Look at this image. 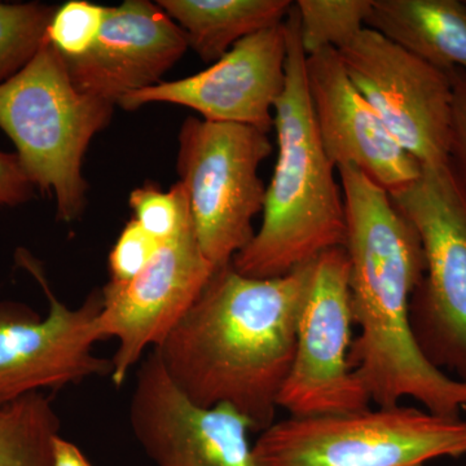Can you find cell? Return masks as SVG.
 <instances>
[{
	"label": "cell",
	"instance_id": "603a6c76",
	"mask_svg": "<svg viewBox=\"0 0 466 466\" xmlns=\"http://www.w3.org/2000/svg\"><path fill=\"white\" fill-rule=\"evenodd\" d=\"M161 244L137 220L131 219L122 229L110 251L109 281L125 283L139 275L157 253Z\"/></svg>",
	"mask_w": 466,
	"mask_h": 466
},
{
	"label": "cell",
	"instance_id": "6da1fadb",
	"mask_svg": "<svg viewBox=\"0 0 466 466\" xmlns=\"http://www.w3.org/2000/svg\"><path fill=\"white\" fill-rule=\"evenodd\" d=\"M312 274L314 260L269 279L218 267L155 349L177 390L198 407H231L254 431L274 424Z\"/></svg>",
	"mask_w": 466,
	"mask_h": 466
},
{
	"label": "cell",
	"instance_id": "7a4b0ae2",
	"mask_svg": "<svg viewBox=\"0 0 466 466\" xmlns=\"http://www.w3.org/2000/svg\"><path fill=\"white\" fill-rule=\"evenodd\" d=\"M337 171L345 202L352 317L360 328L350 363L377 407L410 398L434 415L460 417L466 382L431 366L410 328V299L425 274L421 238L390 193L363 171Z\"/></svg>",
	"mask_w": 466,
	"mask_h": 466
},
{
	"label": "cell",
	"instance_id": "d6986e66",
	"mask_svg": "<svg viewBox=\"0 0 466 466\" xmlns=\"http://www.w3.org/2000/svg\"><path fill=\"white\" fill-rule=\"evenodd\" d=\"M306 55L339 50L366 29L372 0H299L294 3Z\"/></svg>",
	"mask_w": 466,
	"mask_h": 466
},
{
	"label": "cell",
	"instance_id": "5b68a950",
	"mask_svg": "<svg viewBox=\"0 0 466 466\" xmlns=\"http://www.w3.org/2000/svg\"><path fill=\"white\" fill-rule=\"evenodd\" d=\"M258 466H426L466 455V421L397 404L275 421L253 444Z\"/></svg>",
	"mask_w": 466,
	"mask_h": 466
},
{
	"label": "cell",
	"instance_id": "8fae6325",
	"mask_svg": "<svg viewBox=\"0 0 466 466\" xmlns=\"http://www.w3.org/2000/svg\"><path fill=\"white\" fill-rule=\"evenodd\" d=\"M202 253L189 205L173 238L159 245L148 266L125 283L109 281L101 290L99 336L116 339L113 383L124 385L147 349H157L179 323L216 271Z\"/></svg>",
	"mask_w": 466,
	"mask_h": 466
},
{
	"label": "cell",
	"instance_id": "44dd1931",
	"mask_svg": "<svg viewBox=\"0 0 466 466\" xmlns=\"http://www.w3.org/2000/svg\"><path fill=\"white\" fill-rule=\"evenodd\" d=\"M106 7L70 0L55 12L47 30L48 42L66 58L84 56L103 27Z\"/></svg>",
	"mask_w": 466,
	"mask_h": 466
},
{
	"label": "cell",
	"instance_id": "7402d4cb",
	"mask_svg": "<svg viewBox=\"0 0 466 466\" xmlns=\"http://www.w3.org/2000/svg\"><path fill=\"white\" fill-rule=\"evenodd\" d=\"M128 202L134 211L133 219L159 242L173 238L188 205L179 182L167 192L161 191L156 184L147 183L131 192Z\"/></svg>",
	"mask_w": 466,
	"mask_h": 466
},
{
	"label": "cell",
	"instance_id": "e0dca14e",
	"mask_svg": "<svg viewBox=\"0 0 466 466\" xmlns=\"http://www.w3.org/2000/svg\"><path fill=\"white\" fill-rule=\"evenodd\" d=\"M204 63H216L236 43L283 24L290 0H158Z\"/></svg>",
	"mask_w": 466,
	"mask_h": 466
},
{
	"label": "cell",
	"instance_id": "cb8c5ba5",
	"mask_svg": "<svg viewBox=\"0 0 466 466\" xmlns=\"http://www.w3.org/2000/svg\"><path fill=\"white\" fill-rule=\"evenodd\" d=\"M447 75L453 88L450 162L466 187V70L456 67Z\"/></svg>",
	"mask_w": 466,
	"mask_h": 466
},
{
	"label": "cell",
	"instance_id": "3957f363",
	"mask_svg": "<svg viewBox=\"0 0 466 466\" xmlns=\"http://www.w3.org/2000/svg\"><path fill=\"white\" fill-rule=\"evenodd\" d=\"M287 84L275 106L278 159L266 188L262 226L232 259L249 278L289 274L334 248H345L346 213L336 167L321 144L309 101L306 55L296 7L287 20Z\"/></svg>",
	"mask_w": 466,
	"mask_h": 466
},
{
	"label": "cell",
	"instance_id": "30bf717a",
	"mask_svg": "<svg viewBox=\"0 0 466 466\" xmlns=\"http://www.w3.org/2000/svg\"><path fill=\"white\" fill-rule=\"evenodd\" d=\"M337 51L401 148L421 167L450 162L453 88L447 73L370 27Z\"/></svg>",
	"mask_w": 466,
	"mask_h": 466
},
{
	"label": "cell",
	"instance_id": "484cf974",
	"mask_svg": "<svg viewBox=\"0 0 466 466\" xmlns=\"http://www.w3.org/2000/svg\"><path fill=\"white\" fill-rule=\"evenodd\" d=\"M54 466H92L82 450L73 441L57 435L54 443Z\"/></svg>",
	"mask_w": 466,
	"mask_h": 466
},
{
	"label": "cell",
	"instance_id": "277c9868",
	"mask_svg": "<svg viewBox=\"0 0 466 466\" xmlns=\"http://www.w3.org/2000/svg\"><path fill=\"white\" fill-rule=\"evenodd\" d=\"M113 113V104L76 90L66 58L48 39L21 72L0 85V128L16 147L34 188L56 198L60 222L70 225L84 214L85 155Z\"/></svg>",
	"mask_w": 466,
	"mask_h": 466
},
{
	"label": "cell",
	"instance_id": "7c38bea8",
	"mask_svg": "<svg viewBox=\"0 0 466 466\" xmlns=\"http://www.w3.org/2000/svg\"><path fill=\"white\" fill-rule=\"evenodd\" d=\"M128 421L155 466H258L250 422L231 407L202 408L187 400L155 349L137 370Z\"/></svg>",
	"mask_w": 466,
	"mask_h": 466
},
{
	"label": "cell",
	"instance_id": "8992f818",
	"mask_svg": "<svg viewBox=\"0 0 466 466\" xmlns=\"http://www.w3.org/2000/svg\"><path fill=\"white\" fill-rule=\"evenodd\" d=\"M390 196L424 249V278L410 306L417 346L431 366L466 382V187L447 162L421 167Z\"/></svg>",
	"mask_w": 466,
	"mask_h": 466
},
{
	"label": "cell",
	"instance_id": "2e32d148",
	"mask_svg": "<svg viewBox=\"0 0 466 466\" xmlns=\"http://www.w3.org/2000/svg\"><path fill=\"white\" fill-rule=\"evenodd\" d=\"M367 27L441 72L466 70V2L372 0Z\"/></svg>",
	"mask_w": 466,
	"mask_h": 466
},
{
	"label": "cell",
	"instance_id": "9a60e30c",
	"mask_svg": "<svg viewBox=\"0 0 466 466\" xmlns=\"http://www.w3.org/2000/svg\"><path fill=\"white\" fill-rule=\"evenodd\" d=\"M188 48L186 34L157 2L126 0L106 7L87 54L64 58L76 90L118 106L126 95L162 82Z\"/></svg>",
	"mask_w": 466,
	"mask_h": 466
},
{
	"label": "cell",
	"instance_id": "d4e9b609",
	"mask_svg": "<svg viewBox=\"0 0 466 466\" xmlns=\"http://www.w3.org/2000/svg\"><path fill=\"white\" fill-rule=\"evenodd\" d=\"M35 188L27 179L16 153L0 150V210L32 200Z\"/></svg>",
	"mask_w": 466,
	"mask_h": 466
},
{
	"label": "cell",
	"instance_id": "9c48e42d",
	"mask_svg": "<svg viewBox=\"0 0 466 466\" xmlns=\"http://www.w3.org/2000/svg\"><path fill=\"white\" fill-rule=\"evenodd\" d=\"M345 248L314 259V274L297 328L296 351L279 408L291 417L334 415L372 403L350 363L352 317Z\"/></svg>",
	"mask_w": 466,
	"mask_h": 466
},
{
	"label": "cell",
	"instance_id": "4fadbf2b",
	"mask_svg": "<svg viewBox=\"0 0 466 466\" xmlns=\"http://www.w3.org/2000/svg\"><path fill=\"white\" fill-rule=\"evenodd\" d=\"M287 57L284 21L236 43L204 72L131 92L118 106L137 110L153 103L174 104L196 110L207 121L251 126L268 134L287 84Z\"/></svg>",
	"mask_w": 466,
	"mask_h": 466
},
{
	"label": "cell",
	"instance_id": "5bb4252c",
	"mask_svg": "<svg viewBox=\"0 0 466 466\" xmlns=\"http://www.w3.org/2000/svg\"><path fill=\"white\" fill-rule=\"evenodd\" d=\"M308 90L319 137L337 168L355 167L390 195L421 175V165L401 148L357 90L336 48L306 58Z\"/></svg>",
	"mask_w": 466,
	"mask_h": 466
},
{
	"label": "cell",
	"instance_id": "ba28073f",
	"mask_svg": "<svg viewBox=\"0 0 466 466\" xmlns=\"http://www.w3.org/2000/svg\"><path fill=\"white\" fill-rule=\"evenodd\" d=\"M16 260L41 285L50 309L42 318L29 306L0 303V408L42 389L60 390L112 375V360L92 352L101 341V290L92 291L79 308H67L29 251L18 249Z\"/></svg>",
	"mask_w": 466,
	"mask_h": 466
},
{
	"label": "cell",
	"instance_id": "ffe728a7",
	"mask_svg": "<svg viewBox=\"0 0 466 466\" xmlns=\"http://www.w3.org/2000/svg\"><path fill=\"white\" fill-rule=\"evenodd\" d=\"M56 9L42 3H0V85L21 72L47 42Z\"/></svg>",
	"mask_w": 466,
	"mask_h": 466
},
{
	"label": "cell",
	"instance_id": "ac0fdd59",
	"mask_svg": "<svg viewBox=\"0 0 466 466\" xmlns=\"http://www.w3.org/2000/svg\"><path fill=\"white\" fill-rule=\"evenodd\" d=\"M60 429L54 401L43 392L0 408V466H54Z\"/></svg>",
	"mask_w": 466,
	"mask_h": 466
},
{
	"label": "cell",
	"instance_id": "52a82bcc",
	"mask_svg": "<svg viewBox=\"0 0 466 466\" xmlns=\"http://www.w3.org/2000/svg\"><path fill=\"white\" fill-rule=\"evenodd\" d=\"M272 153L268 134L251 126L188 116L179 133L177 168L204 256L228 265L254 238L266 187L258 175Z\"/></svg>",
	"mask_w": 466,
	"mask_h": 466
}]
</instances>
